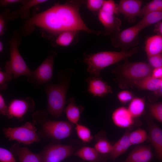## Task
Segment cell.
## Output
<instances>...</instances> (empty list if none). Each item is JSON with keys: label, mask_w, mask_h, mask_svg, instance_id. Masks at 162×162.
I'll return each instance as SVG.
<instances>
[{"label": "cell", "mask_w": 162, "mask_h": 162, "mask_svg": "<svg viewBox=\"0 0 162 162\" xmlns=\"http://www.w3.org/2000/svg\"><path fill=\"white\" fill-rule=\"evenodd\" d=\"M0 113L3 116H8V106L6 105L5 100L2 94H0Z\"/></svg>", "instance_id": "obj_39"}, {"label": "cell", "mask_w": 162, "mask_h": 162, "mask_svg": "<svg viewBox=\"0 0 162 162\" xmlns=\"http://www.w3.org/2000/svg\"><path fill=\"white\" fill-rule=\"evenodd\" d=\"M5 22L4 17L1 16L0 17V34L2 35L4 30Z\"/></svg>", "instance_id": "obj_43"}, {"label": "cell", "mask_w": 162, "mask_h": 162, "mask_svg": "<svg viewBox=\"0 0 162 162\" xmlns=\"http://www.w3.org/2000/svg\"><path fill=\"white\" fill-rule=\"evenodd\" d=\"M141 31L136 24L125 29L111 36L112 44L115 47L122 49V50H127L126 49L136 45L139 34Z\"/></svg>", "instance_id": "obj_7"}, {"label": "cell", "mask_w": 162, "mask_h": 162, "mask_svg": "<svg viewBox=\"0 0 162 162\" xmlns=\"http://www.w3.org/2000/svg\"><path fill=\"white\" fill-rule=\"evenodd\" d=\"M147 107L151 115L162 123V102L149 104Z\"/></svg>", "instance_id": "obj_31"}, {"label": "cell", "mask_w": 162, "mask_h": 162, "mask_svg": "<svg viewBox=\"0 0 162 162\" xmlns=\"http://www.w3.org/2000/svg\"><path fill=\"white\" fill-rule=\"evenodd\" d=\"M154 31L157 34L162 36V21L156 24Z\"/></svg>", "instance_id": "obj_42"}, {"label": "cell", "mask_w": 162, "mask_h": 162, "mask_svg": "<svg viewBox=\"0 0 162 162\" xmlns=\"http://www.w3.org/2000/svg\"><path fill=\"white\" fill-rule=\"evenodd\" d=\"M20 42L18 35L15 32L9 42L10 60L5 66V71L12 75L14 79L22 75L28 76L32 72L20 53L18 49Z\"/></svg>", "instance_id": "obj_4"}, {"label": "cell", "mask_w": 162, "mask_h": 162, "mask_svg": "<svg viewBox=\"0 0 162 162\" xmlns=\"http://www.w3.org/2000/svg\"><path fill=\"white\" fill-rule=\"evenodd\" d=\"M98 15L99 21L104 28L105 35L111 36L121 31V21L115 15L100 10Z\"/></svg>", "instance_id": "obj_12"}, {"label": "cell", "mask_w": 162, "mask_h": 162, "mask_svg": "<svg viewBox=\"0 0 162 162\" xmlns=\"http://www.w3.org/2000/svg\"><path fill=\"white\" fill-rule=\"evenodd\" d=\"M78 32L75 31H66L58 35L55 40V44L61 46H67L76 42Z\"/></svg>", "instance_id": "obj_24"}, {"label": "cell", "mask_w": 162, "mask_h": 162, "mask_svg": "<svg viewBox=\"0 0 162 162\" xmlns=\"http://www.w3.org/2000/svg\"><path fill=\"white\" fill-rule=\"evenodd\" d=\"M145 50L148 57L162 53V36L157 34L148 38Z\"/></svg>", "instance_id": "obj_19"}, {"label": "cell", "mask_w": 162, "mask_h": 162, "mask_svg": "<svg viewBox=\"0 0 162 162\" xmlns=\"http://www.w3.org/2000/svg\"><path fill=\"white\" fill-rule=\"evenodd\" d=\"M66 71L59 72L57 83H46L45 88L47 99L48 113L55 118L61 116L66 104L69 81Z\"/></svg>", "instance_id": "obj_3"}, {"label": "cell", "mask_w": 162, "mask_h": 162, "mask_svg": "<svg viewBox=\"0 0 162 162\" xmlns=\"http://www.w3.org/2000/svg\"><path fill=\"white\" fill-rule=\"evenodd\" d=\"M148 57V64L153 68L162 67V53Z\"/></svg>", "instance_id": "obj_37"}, {"label": "cell", "mask_w": 162, "mask_h": 162, "mask_svg": "<svg viewBox=\"0 0 162 162\" xmlns=\"http://www.w3.org/2000/svg\"><path fill=\"white\" fill-rule=\"evenodd\" d=\"M56 53L50 52L47 57L34 70H32L28 76L27 81L32 83L35 88L47 83L52 77L54 59Z\"/></svg>", "instance_id": "obj_6"}, {"label": "cell", "mask_w": 162, "mask_h": 162, "mask_svg": "<svg viewBox=\"0 0 162 162\" xmlns=\"http://www.w3.org/2000/svg\"><path fill=\"white\" fill-rule=\"evenodd\" d=\"M117 97L119 100L123 104H125L131 101L133 99L132 94L130 92L126 90L119 92Z\"/></svg>", "instance_id": "obj_38"}, {"label": "cell", "mask_w": 162, "mask_h": 162, "mask_svg": "<svg viewBox=\"0 0 162 162\" xmlns=\"http://www.w3.org/2000/svg\"><path fill=\"white\" fill-rule=\"evenodd\" d=\"M74 155L86 161L93 162L98 160L100 154L94 148L83 147L74 152Z\"/></svg>", "instance_id": "obj_23"}, {"label": "cell", "mask_w": 162, "mask_h": 162, "mask_svg": "<svg viewBox=\"0 0 162 162\" xmlns=\"http://www.w3.org/2000/svg\"><path fill=\"white\" fill-rule=\"evenodd\" d=\"M74 148L69 145L55 144L39 153L42 162H60L74 154Z\"/></svg>", "instance_id": "obj_9"}, {"label": "cell", "mask_w": 162, "mask_h": 162, "mask_svg": "<svg viewBox=\"0 0 162 162\" xmlns=\"http://www.w3.org/2000/svg\"><path fill=\"white\" fill-rule=\"evenodd\" d=\"M129 137L131 145L140 144L148 139V135L146 131L141 128L130 132Z\"/></svg>", "instance_id": "obj_28"}, {"label": "cell", "mask_w": 162, "mask_h": 162, "mask_svg": "<svg viewBox=\"0 0 162 162\" xmlns=\"http://www.w3.org/2000/svg\"><path fill=\"white\" fill-rule=\"evenodd\" d=\"M86 81L88 84L87 91L94 96L103 97L112 92L110 86L100 76L91 75Z\"/></svg>", "instance_id": "obj_13"}, {"label": "cell", "mask_w": 162, "mask_h": 162, "mask_svg": "<svg viewBox=\"0 0 162 162\" xmlns=\"http://www.w3.org/2000/svg\"><path fill=\"white\" fill-rule=\"evenodd\" d=\"M25 1L20 0H2L1 1V4L3 6H6L16 3H22V4Z\"/></svg>", "instance_id": "obj_41"}, {"label": "cell", "mask_w": 162, "mask_h": 162, "mask_svg": "<svg viewBox=\"0 0 162 162\" xmlns=\"http://www.w3.org/2000/svg\"><path fill=\"white\" fill-rule=\"evenodd\" d=\"M153 69L148 63L145 62H126L121 66L120 72L125 77L134 81L151 76Z\"/></svg>", "instance_id": "obj_8"}, {"label": "cell", "mask_w": 162, "mask_h": 162, "mask_svg": "<svg viewBox=\"0 0 162 162\" xmlns=\"http://www.w3.org/2000/svg\"><path fill=\"white\" fill-rule=\"evenodd\" d=\"M145 108L144 99L142 98H133L130 101L128 109L134 118L138 117L142 114Z\"/></svg>", "instance_id": "obj_26"}, {"label": "cell", "mask_w": 162, "mask_h": 162, "mask_svg": "<svg viewBox=\"0 0 162 162\" xmlns=\"http://www.w3.org/2000/svg\"><path fill=\"white\" fill-rule=\"evenodd\" d=\"M153 94L152 95H154V100H156L158 98L162 97V86H160L157 91L154 92Z\"/></svg>", "instance_id": "obj_44"}, {"label": "cell", "mask_w": 162, "mask_h": 162, "mask_svg": "<svg viewBox=\"0 0 162 162\" xmlns=\"http://www.w3.org/2000/svg\"><path fill=\"white\" fill-rule=\"evenodd\" d=\"M162 11V0H153L142 7L140 16H144L154 12Z\"/></svg>", "instance_id": "obj_30"}, {"label": "cell", "mask_w": 162, "mask_h": 162, "mask_svg": "<svg viewBox=\"0 0 162 162\" xmlns=\"http://www.w3.org/2000/svg\"><path fill=\"white\" fill-rule=\"evenodd\" d=\"M142 1L140 0H121L118 4V13L129 20L140 16Z\"/></svg>", "instance_id": "obj_15"}, {"label": "cell", "mask_w": 162, "mask_h": 162, "mask_svg": "<svg viewBox=\"0 0 162 162\" xmlns=\"http://www.w3.org/2000/svg\"><path fill=\"white\" fill-rule=\"evenodd\" d=\"M0 162H17L12 152L2 147L0 148Z\"/></svg>", "instance_id": "obj_34"}, {"label": "cell", "mask_w": 162, "mask_h": 162, "mask_svg": "<svg viewBox=\"0 0 162 162\" xmlns=\"http://www.w3.org/2000/svg\"><path fill=\"white\" fill-rule=\"evenodd\" d=\"M3 49V45L2 42H0V52H2Z\"/></svg>", "instance_id": "obj_45"}, {"label": "cell", "mask_w": 162, "mask_h": 162, "mask_svg": "<svg viewBox=\"0 0 162 162\" xmlns=\"http://www.w3.org/2000/svg\"><path fill=\"white\" fill-rule=\"evenodd\" d=\"M134 118L128 109L124 107H120L116 109L112 115V121L117 127L128 128L134 123Z\"/></svg>", "instance_id": "obj_16"}, {"label": "cell", "mask_w": 162, "mask_h": 162, "mask_svg": "<svg viewBox=\"0 0 162 162\" xmlns=\"http://www.w3.org/2000/svg\"><path fill=\"white\" fill-rule=\"evenodd\" d=\"M47 1L45 0H32L29 1H25L23 3V6L19 9V11L20 14H22L27 12L29 9L34 6L44 3Z\"/></svg>", "instance_id": "obj_35"}, {"label": "cell", "mask_w": 162, "mask_h": 162, "mask_svg": "<svg viewBox=\"0 0 162 162\" xmlns=\"http://www.w3.org/2000/svg\"><path fill=\"white\" fill-rule=\"evenodd\" d=\"M129 130H127L122 136L112 146L110 158L115 160L120 155L125 153L131 146L129 139Z\"/></svg>", "instance_id": "obj_18"}, {"label": "cell", "mask_w": 162, "mask_h": 162, "mask_svg": "<svg viewBox=\"0 0 162 162\" xmlns=\"http://www.w3.org/2000/svg\"><path fill=\"white\" fill-rule=\"evenodd\" d=\"M162 21V11L154 12L148 13L143 16V18L136 24L142 30L144 28Z\"/></svg>", "instance_id": "obj_25"}, {"label": "cell", "mask_w": 162, "mask_h": 162, "mask_svg": "<svg viewBox=\"0 0 162 162\" xmlns=\"http://www.w3.org/2000/svg\"><path fill=\"white\" fill-rule=\"evenodd\" d=\"M73 124L66 121L49 120L45 122L42 127L48 136L55 139L61 140L70 135L73 129Z\"/></svg>", "instance_id": "obj_10"}, {"label": "cell", "mask_w": 162, "mask_h": 162, "mask_svg": "<svg viewBox=\"0 0 162 162\" xmlns=\"http://www.w3.org/2000/svg\"><path fill=\"white\" fill-rule=\"evenodd\" d=\"M68 101L69 103L64 109V112L69 122L76 125L78 123L81 114L84 107L81 105H77L73 98H70Z\"/></svg>", "instance_id": "obj_20"}, {"label": "cell", "mask_w": 162, "mask_h": 162, "mask_svg": "<svg viewBox=\"0 0 162 162\" xmlns=\"http://www.w3.org/2000/svg\"><path fill=\"white\" fill-rule=\"evenodd\" d=\"M34 107V102L30 97L25 99L12 100L8 106V118L13 117L20 118L28 112L33 111Z\"/></svg>", "instance_id": "obj_11"}, {"label": "cell", "mask_w": 162, "mask_h": 162, "mask_svg": "<svg viewBox=\"0 0 162 162\" xmlns=\"http://www.w3.org/2000/svg\"><path fill=\"white\" fill-rule=\"evenodd\" d=\"M112 146L105 136H101L98 138L94 148L100 154H110Z\"/></svg>", "instance_id": "obj_27"}, {"label": "cell", "mask_w": 162, "mask_h": 162, "mask_svg": "<svg viewBox=\"0 0 162 162\" xmlns=\"http://www.w3.org/2000/svg\"><path fill=\"white\" fill-rule=\"evenodd\" d=\"M151 76L156 78H162V67L153 69Z\"/></svg>", "instance_id": "obj_40"}, {"label": "cell", "mask_w": 162, "mask_h": 162, "mask_svg": "<svg viewBox=\"0 0 162 162\" xmlns=\"http://www.w3.org/2000/svg\"><path fill=\"white\" fill-rule=\"evenodd\" d=\"M138 50V47H135L129 50L102 51L85 54L83 62L87 65L88 73L91 75L100 76L101 71L105 68L126 60Z\"/></svg>", "instance_id": "obj_2"}, {"label": "cell", "mask_w": 162, "mask_h": 162, "mask_svg": "<svg viewBox=\"0 0 162 162\" xmlns=\"http://www.w3.org/2000/svg\"><path fill=\"white\" fill-rule=\"evenodd\" d=\"M148 139L154 147L156 158L162 162V129L150 119L148 121Z\"/></svg>", "instance_id": "obj_14"}, {"label": "cell", "mask_w": 162, "mask_h": 162, "mask_svg": "<svg viewBox=\"0 0 162 162\" xmlns=\"http://www.w3.org/2000/svg\"><path fill=\"white\" fill-rule=\"evenodd\" d=\"M103 0H88L86 3L87 8L93 13L98 14L103 4Z\"/></svg>", "instance_id": "obj_33"}, {"label": "cell", "mask_w": 162, "mask_h": 162, "mask_svg": "<svg viewBox=\"0 0 162 162\" xmlns=\"http://www.w3.org/2000/svg\"><path fill=\"white\" fill-rule=\"evenodd\" d=\"M75 125V129L78 138L84 142H90L93 139L90 129L86 126L79 123Z\"/></svg>", "instance_id": "obj_29"}, {"label": "cell", "mask_w": 162, "mask_h": 162, "mask_svg": "<svg viewBox=\"0 0 162 162\" xmlns=\"http://www.w3.org/2000/svg\"><path fill=\"white\" fill-rule=\"evenodd\" d=\"M100 10L115 15L118 13V4L112 0H104Z\"/></svg>", "instance_id": "obj_32"}, {"label": "cell", "mask_w": 162, "mask_h": 162, "mask_svg": "<svg viewBox=\"0 0 162 162\" xmlns=\"http://www.w3.org/2000/svg\"><path fill=\"white\" fill-rule=\"evenodd\" d=\"M14 148L19 162H42L39 154L34 153L27 148L15 147Z\"/></svg>", "instance_id": "obj_21"}, {"label": "cell", "mask_w": 162, "mask_h": 162, "mask_svg": "<svg viewBox=\"0 0 162 162\" xmlns=\"http://www.w3.org/2000/svg\"><path fill=\"white\" fill-rule=\"evenodd\" d=\"M86 2L69 1L64 4H56L33 16L27 22L26 28L30 32L36 26L56 35L66 31H82L99 34L100 31L89 28L80 16V8Z\"/></svg>", "instance_id": "obj_1"}, {"label": "cell", "mask_w": 162, "mask_h": 162, "mask_svg": "<svg viewBox=\"0 0 162 162\" xmlns=\"http://www.w3.org/2000/svg\"><path fill=\"white\" fill-rule=\"evenodd\" d=\"M152 157V151L150 146H140L131 151L125 162H150Z\"/></svg>", "instance_id": "obj_17"}, {"label": "cell", "mask_w": 162, "mask_h": 162, "mask_svg": "<svg viewBox=\"0 0 162 162\" xmlns=\"http://www.w3.org/2000/svg\"><path fill=\"white\" fill-rule=\"evenodd\" d=\"M133 83L139 88L154 92L160 88L161 79L156 78L151 76L140 80L134 81Z\"/></svg>", "instance_id": "obj_22"}, {"label": "cell", "mask_w": 162, "mask_h": 162, "mask_svg": "<svg viewBox=\"0 0 162 162\" xmlns=\"http://www.w3.org/2000/svg\"><path fill=\"white\" fill-rule=\"evenodd\" d=\"M13 75L6 72H3L1 69L0 70V89L1 91L6 90L8 87L6 82L13 79Z\"/></svg>", "instance_id": "obj_36"}, {"label": "cell", "mask_w": 162, "mask_h": 162, "mask_svg": "<svg viewBox=\"0 0 162 162\" xmlns=\"http://www.w3.org/2000/svg\"><path fill=\"white\" fill-rule=\"evenodd\" d=\"M3 131L5 136L9 140H15L25 145H30L40 140L37 129L29 122L20 127L4 128Z\"/></svg>", "instance_id": "obj_5"}]
</instances>
